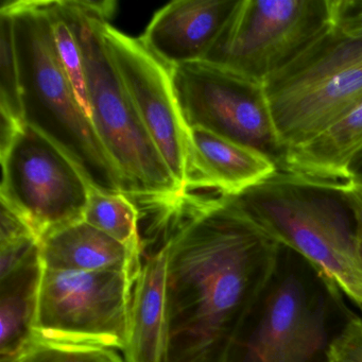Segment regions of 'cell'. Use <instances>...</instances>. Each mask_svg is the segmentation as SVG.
I'll return each instance as SVG.
<instances>
[{"mask_svg":"<svg viewBox=\"0 0 362 362\" xmlns=\"http://www.w3.org/2000/svg\"><path fill=\"white\" fill-rule=\"evenodd\" d=\"M236 5L232 0H175L154 14L139 40L170 69L201 62Z\"/></svg>","mask_w":362,"mask_h":362,"instance_id":"obj_12","label":"cell"},{"mask_svg":"<svg viewBox=\"0 0 362 362\" xmlns=\"http://www.w3.org/2000/svg\"><path fill=\"white\" fill-rule=\"evenodd\" d=\"M325 342L323 313L304 283L289 275L264 296L259 320L243 330L228 362H311Z\"/></svg>","mask_w":362,"mask_h":362,"instance_id":"obj_11","label":"cell"},{"mask_svg":"<svg viewBox=\"0 0 362 362\" xmlns=\"http://www.w3.org/2000/svg\"><path fill=\"white\" fill-rule=\"evenodd\" d=\"M357 243H358V250H359L360 256H361V259H362V238H358V237H357Z\"/></svg>","mask_w":362,"mask_h":362,"instance_id":"obj_26","label":"cell"},{"mask_svg":"<svg viewBox=\"0 0 362 362\" xmlns=\"http://www.w3.org/2000/svg\"><path fill=\"white\" fill-rule=\"evenodd\" d=\"M167 249L168 362H228L268 293L283 245L230 199L185 192L149 214Z\"/></svg>","mask_w":362,"mask_h":362,"instance_id":"obj_1","label":"cell"},{"mask_svg":"<svg viewBox=\"0 0 362 362\" xmlns=\"http://www.w3.org/2000/svg\"><path fill=\"white\" fill-rule=\"evenodd\" d=\"M271 158L202 128L187 129L184 192L213 189L236 196L279 171Z\"/></svg>","mask_w":362,"mask_h":362,"instance_id":"obj_13","label":"cell"},{"mask_svg":"<svg viewBox=\"0 0 362 362\" xmlns=\"http://www.w3.org/2000/svg\"><path fill=\"white\" fill-rule=\"evenodd\" d=\"M134 284L124 272L59 271L43 267L33 336L124 353Z\"/></svg>","mask_w":362,"mask_h":362,"instance_id":"obj_7","label":"cell"},{"mask_svg":"<svg viewBox=\"0 0 362 362\" xmlns=\"http://www.w3.org/2000/svg\"><path fill=\"white\" fill-rule=\"evenodd\" d=\"M44 268L59 271L127 273L136 281L143 256L86 221L50 233L40 241Z\"/></svg>","mask_w":362,"mask_h":362,"instance_id":"obj_15","label":"cell"},{"mask_svg":"<svg viewBox=\"0 0 362 362\" xmlns=\"http://www.w3.org/2000/svg\"><path fill=\"white\" fill-rule=\"evenodd\" d=\"M0 115L25 124L13 21L4 7L0 9Z\"/></svg>","mask_w":362,"mask_h":362,"instance_id":"obj_20","label":"cell"},{"mask_svg":"<svg viewBox=\"0 0 362 362\" xmlns=\"http://www.w3.org/2000/svg\"><path fill=\"white\" fill-rule=\"evenodd\" d=\"M341 189L353 214L356 235L358 238H362V187L343 183L341 184Z\"/></svg>","mask_w":362,"mask_h":362,"instance_id":"obj_24","label":"cell"},{"mask_svg":"<svg viewBox=\"0 0 362 362\" xmlns=\"http://www.w3.org/2000/svg\"><path fill=\"white\" fill-rule=\"evenodd\" d=\"M330 27L329 0H241L201 62L264 86Z\"/></svg>","mask_w":362,"mask_h":362,"instance_id":"obj_6","label":"cell"},{"mask_svg":"<svg viewBox=\"0 0 362 362\" xmlns=\"http://www.w3.org/2000/svg\"><path fill=\"white\" fill-rule=\"evenodd\" d=\"M346 183L362 187V149L354 156L347 167Z\"/></svg>","mask_w":362,"mask_h":362,"instance_id":"obj_25","label":"cell"},{"mask_svg":"<svg viewBox=\"0 0 362 362\" xmlns=\"http://www.w3.org/2000/svg\"><path fill=\"white\" fill-rule=\"evenodd\" d=\"M264 88L284 147L309 143L361 103L362 39L330 27Z\"/></svg>","mask_w":362,"mask_h":362,"instance_id":"obj_5","label":"cell"},{"mask_svg":"<svg viewBox=\"0 0 362 362\" xmlns=\"http://www.w3.org/2000/svg\"><path fill=\"white\" fill-rule=\"evenodd\" d=\"M10 362H126L115 349L35 338Z\"/></svg>","mask_w":362,"mask_h":362,"instance_id":"obj_21","label":"cell"},{"mask_svg":"<svg viewBox=\"0 0 362 362\" xmlns=\"http://www.w3.org/2000/svg\"><path fill=\"white\" fill-rule=\"evenodd\" d=\"M186 128H202L268 156L281 170L287 149L277 134L264 86L205 62L170 69Z\"/></svg>","mask_w":362,"mask_h":362,"instance_id":"obj_9","label":"cell"},{"mask_svg":"<svg viewBox=\"0 0 362 362\" xmlns=\"http://www.w3.org/2000/svg\"><path fill=\"white\" fill-rule=\"evenodd\" d=\"M141 270L133 287L126 362H168V256L158 241H144Z\"/></svg>","mask_w":362,"mask_h":362,"instance_id":"obj_14","label":"cell"},{"mask_svg":"<svg viewBox=\"0 0 362 362\" xmlns=\"http://www.w3.org/2000/svg\"><path fill=\"white\" fill-rule=\"evenodd\" d=\"M224 197L306 259L332 294L362 311V259L341 184L279 170L241 194Z\"/></svg>","mask_w":362,"mask_h":362,"instance_id":"obj_2","label":"cell"},{"mask_svg":"<svg viewBox=\"0 0 362 362\" xmlns=\"http://www.w3.org/2000/svg\"><path fill=\"white\" fill-rule=\"evenodd\" d=\"M141 209L124 194H107L92 187L83 221L98 228L122 245L144 255L143 238L139 232Z\"/></svg>","mask_w":362,"mask_h":362,"instance_id":"obj_18","label":"cell"},{"mask_svg":"<svg viewBox=\"0 0 362 362\" xmlns=\"http://www.w3.org/2000/svg\"><path fill=\"white\" fill-rule=\"evenodd\" d=\"M1 7L13 21L25 124L59 146L93 187L127 194L124 177L80 107L61 64L45 0L6 1Z\"/></svg>","mask_w":362,"mask_h":362,"instance_id":"obj_4","label":"cell"},{"mask_svg":"<svg viewBox=\"0 0 362 362\" xmlns=\"http://www.w3.org/2000/svg\"><path fill=\"white\" fill-rule=\"evenodd\" d=\"M326 362H362V319L351 317L326 349Z\"/></svg>","mask_w":362,"mask_h":362,"instance_id":"obj_22","label":"cell"},{"mask_svg":"<svg viewBox=\"0 0 362 362\" xmlns=\"http://www.w3.org/2000/svg\"><path fill=\"white\" fill-rule=\"evenodd\" d=\"M81 47L92 124L124 177L127 196L146 211L171 204L181 187L141 122L103 35L114 1L62 0Z\"/></svg>","mask_w":362,"mask_h":362,"instance_id":"obj_3","label":"cell"},{"mask_svg":"<svg viewBox=\"0 0 362 362\" xmlns=\"http://www.w3.org/2000/svg\"><path fill=\"white\" fill-rule=\"evenodd\" d=\"M103 35L148 134L184 194L187 128L173 90L171 71L139 39L105 21Z\"/></svg>","mask_w":362,"mask_h":362,"instance_id":"obj_10","label":"cell"},{"mask_svg":"<svg viewBox=\"0 0 362 362\" xmlns=\"http://www.w3.org/2000/svg\"><path fill=\"white\" fill-rule=\"evenodd\" d=\"M362 149V101L319 136L288 150L281 171L326 183H346V171Z\"/></svg>","mask_w":362,"mask_h":362,"instance_id":"obj_16","label":"cell"},{"mask_svg":"<svg viewBox=\"0 0 362 362\" xmlns=\"http://www.w3.org/2000/svg\"><path fill=\"white\" fill-rule=\"evenodd\" d=\"M0 158V201L26 220L40 241L83 220L93 186L45 135L24 124Z\"/></svg>","mask_w":362,"mask_h":362,"instance_id":"obj_8","label":"cell"},{"mask_svg":"<svg viewBox=\"0 0 362 362\" xmlns=\"http://www.w3.org/2000/svg\"><path fill=\"white\" fill-rule=\"evenodd\" d=\"M45 5L49 16L57 54L71 81L80 107L83 110L88 119L92 122V111H90V100H88L83 57H82L81 47H80L77 35L65 12L62 0L45 1Z\"/></svg>","mask_w":362,"mask_h":362,"instance_id":"obj_19","label":"cell"},{"mask_svg":"<svg viewBox=\"0 0 362 362\" xmlns=\"http://www.w3.org/2000/svg\"><path fill=\"white\" fill-rule=\"evenodd\" d=\"M42 272L37 255L0 277V362L13 360L35 339Z\"/></svg>","mask_w":362,"mask_h":362,"instance_id":"obj_17","label":"cell"},{"mask_svg":"<svg viewBox=\"0 0 362 362\" xmlns=\"http://www.w3.org/2000/svg\"><path fill=\"white\" fill-rule=\"evenodd\" d=\"M330 25L343 35L362 39V0H329Z\"/></svg>","mask_w":362,"mask_h":362,"instance_id":"obj_23","label":"cell"}]
</instances>
